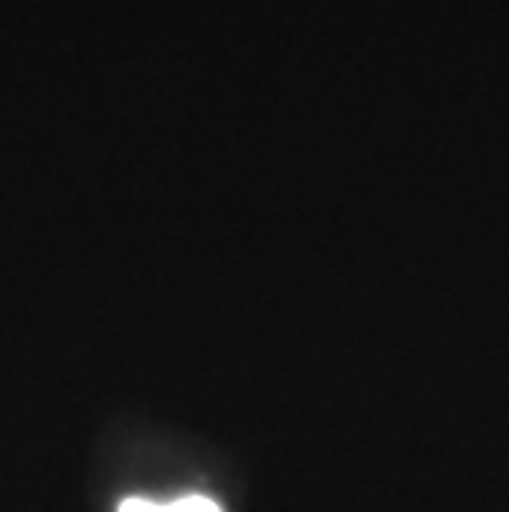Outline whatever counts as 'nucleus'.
<instances>
[{
  "label": "nucleus",
  "mask_w": 509,
  "mask_h": 512,
  "mask_svg": "<svg viewBox=\"0 0 509 512\" xmlns=\"http://www.w3.org/2000/svg\"><path fill=\"white\" fill-rule=\"evenodd\" d=\"M119 512H222L212 499L205 496H186V499H176V503H146V499H126Z\"/></svg>",
  "instance_id": "f257e3e1"
}]
</instances>
